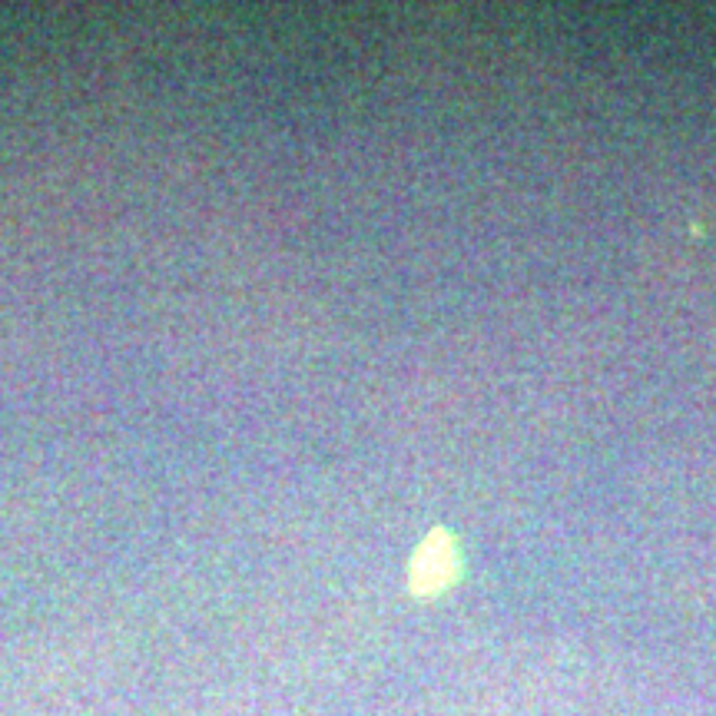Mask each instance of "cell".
<instances>
[{"mask_svg":"<svg viewBox=\"0 0 716 716\" xmlns=\"http://www.w3.org/2000/svg\"><path fill=\"white\" fill-rule=\"evenodd\" d=\"M458 571V554L455 541L448 531H435L425 537V544L418 547L415 561H412V587L415 594H438L441 587H448L455 581Z\"/></svg>","mask_w":716,"mask_h":716,"instance_id":"6da1fadb","label":"cell"}]
</instances>
